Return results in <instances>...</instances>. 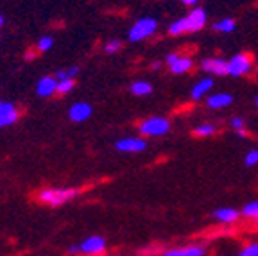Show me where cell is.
Masks as SVG:
<instances>
[{
    "instance_id": "cell-12",
    "label": "cell",
    "mask_w": 258,
    "mask_h": 256,
    "mask_svg": "<svg viewBox=\"0 0 258 256\" xmlns=\"http://www.w3.org/2000/svg\"><path fill=\"white\" fill-rule=\"evenodd\" d=\"M161 256H206V247H203V245H188V247L167 249Z\"/></svg>"
},
{
    "instance_id": "cell-27",
    "label": "cell",
    "mask_w": 258,
    "mask_h": 256,
    "mask_svg": "<svg viewBox=\"0 0 258 256\" xmlns=\"http://www.w3.org/2000/svg\"><path fill=\"white\" fill-rule=\"evenodd\" d=\"M181 4H185V6H198L199 0H181Z\"/></svg>"
},
{
    "instance_id": "cell-15",
    "label": "cell",
    "mask_w": 258,
    "mask_h": 256,
    "mask_svg": "<svg viewBox=\"0 0 258 256\" xmlns=\"http://www.w3.org/2000/svg\"><path fill=\"white\" fill-rule=\"evenodd\" d=\"M18 118V113H16V108L11 104V102H4L0 106V129L4 125H11L16 122Z\"/></svg>"
},
{
    "instance_id": "cell-30",
    "label": "cell",
    "mask_w": 258,
    "mask_h": 256,
    "mask_svg": "<svg viewBox=\"0 0 258 256\" xmlns=\"http://www.w3.org/2000/svg\"><path fill=\"white\" fill-rule=\"evenodd\" d=\"M151 67H153V68H156V70H158V68H160V67H161V63H158V61H154V63H153V65H151Z\"/></svg>"
},
{
    "instance_id": "cell-11",
    "label": "cell",
    "mask_w": 258,
    "mask_h": 256,
    "mask_svg": "<svg viewBox=\"0 0 258 256\" xmlns=\"http://www.w3.org/2000/svg\"><path fill=\"white\" fill-rule=\"evenodd\" d=\"M79 245H81V252H85V254H99V252L104 251L106 242L102 236H90L85 242H81Z\"/></svg>"
},
{
    "instance_id": "cell-20",
    "label": "cell",
    "mask_w": 258,
    "mask_h": 256,
    "mask_svg": "<svg viewBox=\"0 0 258 256\" xmlns=\"http://www.w3.org/2000/svg\"><path fill=\"white\" fill-rule=\"evenodd\" d=\"M242 215L247 217V219L258 220V201H251V203H247L246 206L242 208Z\"/></svg>"
},
{
    "instance_id": "cell-13",
    "label": "cell",
    "mask_w": 258,
    "mask_h": 256,
    "mask_svg": "<svg viewBox=\"0 0 258 256\" xmlns=\"http://www.w3.org/2000/svg\"><path fill=\"white\" fill-rule=\"evenodd\" d=\"M57 92V79L56 77H41L38 81V86H36V93L40 97H50Z\"/></svg>"
},
{
    "instance_id": "cell-8",
    "label": "cell",
    "mask_w": 258,
    "mask_h": 256,
    "mask_svg": "<svg viewBox=\"0 0 258 256\" xmlns=\"http://www.w3.org/2000/svg\"><path fill=\"white\" fill-rule=\"evenodd\" d=\"M115 149L120 152H142L147 149V142L144 138H122L115 144Z\"/></svg>"
},
{
    "instance_id": "cell-6",
    "label": "cell",
    "mask_w": 258,
    "mask_h": 256,
    "mask_svg": "<svg viewBox=\"0 0 258 256\" xmlns=\"http://www.w3.org/2000/svg\"><path fill=\"white\" fill-rule=\"evenodd\" d=\"M165 63L169 67V70L176 76H181V74L190 72L194 68V61L192 57H186V56H179V54L172 52L165 57Z\"/></svg>"
},
{
    "instance_id": "cell-28",
    "label": "cell",
    "mask_w": 258,
    "mask_h": 256,
    "mask_svg": "<svg viewBox=\"0 0 258 256\" xmlns=\"http://www.w3.org/2000/svg\"><path fill=\"white\" fill-rule=\"evenodd\" d=\"M69 251L72 252V254H76V252H81V245H72Z\"/></svg>"
},
{
    "instance_id": "cell-18",
    "label": "cell",
    "mask_w": 258,
    "mask_h": 256,
    "mask_svg": "<svg viewBox=\"0 0 258 256\" xmlns=\"http://www.w3.org/2000/svg\"><path fill=\"white\" fill-rule=\"evenodd\" d=\"M237 29V22L233 18H222L214 24V31L217 32H233Z\"/></svg>"
},
{
    "instance_id": "cell-23",
    "label": "cell",
    "mask_w": 258,
    "mask_h": 256,
    "mask_svg": "<svg viewBox=\"0 0 258 256\" xmlns=\"http://www.w3.org/2000/svg\"><path fill=\"white\" fill-rule=\"evenodd\" d=\"M238 256H258V242H251L242 249Z\"/></svg>"
},
{
    "instance_id": "cell-24",
    "label": "cell",
    "mask_w": 258,
    "mask_h": 256,
    "mask_svg": "<svg viewBox=\"0 0 258 256\" xmlns=\"http://www.w3.org/2000/svg\"><path fill=\"white\" fill-rule=\"evenodd\" d=\"M120 47H122V43L118 40L108 41V43L104 45V52L106 54H115V52H118V50H120Z\"/></svg>"
},
{
    "instance_id": "cell-5",
    "label": "cell",
    "mask_w": 258,
    "mask_h": 256,
    "mask_svg": "<svg viewBox=\"0 0 258 256\" xmlns=\"http://www.w3.org/2000/svg\"><path fill=\"white\" fill-rule=\"evenodd\" d=\"M251 68H253V59L246 52H238L228 59V76L231 77L247 76L251 72Z\"/></svg>"
},
{
    "instance_id": "cell-1",
    "label": "cell",
    "mask_w": 258,
    "mask_h": 256,
    "mask_svg": "<svg viewBox=\"0 0 258 256\" xmlns=\"http://www.w3.org/2000/svg\"><path fill=\"white\" fill-rule=\"evenodd\" d=\"M206 22H208V15L203 8H194L183 18H177L169 25V34L170 36H181L186 32H198L205 29Z\"/></svg>"
},
{
    "instance_id": "cell-16",
    "label": "cell",
    "mask_w": 258,
    "mask_h": 256,
    "mask_svg": "<svg viewBox=\"0 0 258 256\" xmlns=\"http://www.w3.org/2000/svg\"><path fill=\"white\" fill-rule=\"evenodd\" d=\"M240 215L242 213L235 208H217L212 213V217H214L215 220H219V222H222V224H233Z\"/></svg>"
},
{
    "instance_id": "cell-4",
    "label": "cell",
    "mask_w": 258,
    "mask_h": 256,
    "mask_svg": "<svg viewBox=\"0 0 258 256\" xmlns=\"http://www.w3.org/2000/svg\"><path fill=\"white\" fill-rule=\"evenodd\" d=\"M77 196H79L77 188H45L40 192L38 199L45 204H50V206H59V204H64L67 201Z\"/></svg>"
},
{
    "instance_id": "cell-22",
    "label": "cell",
    "mask_w": 258,
    "mask_h": 256,
    "mask_svg": "<svg viewBox=\"0 0 258 256\" xmlns=\"http://www.w3.org/2000/svg\"><path fill=\"white\" fill-rule=\"evenodd\" d=\"M244 165H246V167H254V165H258V149H251V151L247 152L246 156H244Z\"/></svg>"
},
{
    "instance_id": "cell-33",
    "label": "cell",
    "mask_w": 258,
    "mask_h": 256,
    "mask_svg": "<svg viewBox=\"0 0 258 256\" xmlns=\"http://www.w3.org/2000/svg\"><path fill=\"white\" fill-rule=\"evenodd\" d=\"M2 104H4V102H0V106H2Z\"/></svg>"
},
{
    "instance_id": "cell-9",
    "label": "cell",
    "mask_w": 258,
    "mask_h": 256,
    "mask_svg": "<svg viewBox=\"0 0 258 256\" xmlns=\"http://www.w3.org/2000/svg\"><path fill=\"white\" fill-rule=\"evenodd\" d=\"M212 88H214V77H203L192 86L190 97H192V100H201L212 92Z\"/></svg>"
},
{
    "instance_id": "cell-21",
    "label": "cell",
    "mask_w": 258,
    "mask_h": 256,
    "mask_svg": "<svg viewBox=\"0 0 258 256\" xmlns=\"http://www.w3.org/2000/svg\"><path fill=\"white\" fill-rule=\"evenodd\" d=\"M74 88V79H64V81H57V92L59 95H67L69 92H72Z\"/></svg>"
},
{
    "instance_id": "cell-7",
    "label": "cell",
    "mask_w": 258,
    "mask_h": 256,
    "mask_svg": "<svg viewBox=\"0 0 258 256\" xmlns=\"http://www.w3.org/2000/svg\"><path fill=\"white\" fill-rule=\"evenodd\" d=\"M203 72L212 74V76H228V61L222 57H205L199 63Z\"/></svg>"
},
{
    "instance_id": "cell-26",
    "label": "cell",
    "mask_w": 258,
    "mask_h": 256,
    "mask_svg": "<svg viewBox=\"0 0 258 256\" xmlns=\"http://www.w3.org/2000/svg\"><path fill=\"white\" fill-rule=\"evenodd\" d=\"M230 125L235 129V131H240V129L246 127V122L242 120L240 116H233V118H231V120H230Z\"/></svg>"
},
{
    "instance_id": "cell-29",
    "label": "cell",
    "mask_w": 258,
    "mask_h": 256,
    "mask_svg": "<svg viewBox=\"0 0 258 256\" xmlns=\"http://www.w3.org/2000/svg\"><path fill=\"white\" fill-rule=\"evenodd\" d=\"M237 136H238V138H246V136H247L246 129H240V131H237Z\"/></svg>"
},
{
    "instance_id": "cell-10",
    "label": "cell",
    "mask_w": 258,
    "mask_h": 256,
    "mask_svg": "<svg viewBox=\"0 0 258 256\" xmlns=\"http://www.w3.org/2000/svg\"><path fill=\"white\" fill-rule=\"evenodd\" d=\"M70 120L74 122H85L92 116V106L88 102H76V104L70 106L69 109Z\"/></svg>"
},
{
    "instance_id": "cell-19",
    "label": "cell",
    "mask_w": 258,
    "mask_h": 256,
    "mask_svg": "<svg viewBox=\"0 0 258 256\" xmlns=\"http://www.w3.org/2000/svg\"><path fill=\"white\" fill-rule=\"evenodd\" d=\"M217 133V127L214 124H201L194 129V135L201 136V138H208V136H214Z\"/></svg>"
},
{
    "instance_id": "cell-25",
    "label": "cell",
    "mask_w": 258,
    "mask_h": 256,
    "mask_svg": "<svg viewBox=\"0 0 258 256\" xmlns=\"http://www.w3.org/2000/svg\"><path fill=\"white\" fill-rule=\"evenodd\" d=\"M50 47H52V38L50 36H43L38 40V50H41V52H47Z\"/></svg>"
},
{
    "instance_id": "cell-14",
    "label": "cell",
    "mask_w": 258,
    "mask_h": 256,
    "mask_svg": "<svg viewBox=\"0 0 258 256\" xmlns=\"http://www.w3.org/2000/svg\"><path fill=\"white\" fill-rule=\"evenodd\" d=\"M231 102H233V97L230 93H214V95H208L206 106L210 109H222V108H228Z\"/></svg>"
},
{
    "instance_id": "cell-32",
    "label": "cell",
    "mask_w": 258,
    "mask_h": 256,
    "mask_svg": "<svg viewBox=\"0 0 258 256\" xmlns=\"http://www.w3.org/2000/svg\"><path fill=\"white\" fill-rule=\"evenodd\" d=\"M254 104H256V108H258V95L254 97Z\"/></svg>"
},
{
    "instance_id": "cell-2",
    "label": "cell",
    "mask_w": 258,
    "mask_h": 256,
    "mask_svg": "<svg viewBox=\"0 0 258 256\" xmlns=\"http://www.w3.org/2000/svg\"><path fill=\"white\" fill-rule=\"evenodd\" d=\"M156 29H158V22L154 20V18H151V16H144V18L135 22L133 27L129 29L127 38H129V41H133V43L149 40L154 32H156Z\"/></svg>"
},
{
    "instance_id": "cell-31",
    "label": "cell",
    "mask_w": 258,
    "mask_h": 256,
    "mask_svg": "<svg viewBox=\"0 0 258 256\" xmlns=\"http://www.w3.org/2000/svg\"><path fill=\"white\" fill-rule=\"evenodd\" d=\"M2 25H4V16L0 15V27H2Z\"/></svg>"
},
{
    "instance_id": "cell-17",
    "label": "cell",
    "mask_w": 258,
    "mask_h": 256,
    "mask_svg": "<svg viewBox=\"0 0 258 256\" xmlns=\"http://www.w3.org/2000/svg\"><path fill=\"white\" fill-rule=\"evenodd\" d=\"M131 93L137 97H147L153 93V86L147 81H137V83L131 84Z\"/></svg>"
},
{
    "instance_id": "cell-3",
    "label": "cell",
    "mask_w": 258,
    "mask_h": 256,
    "mask_svg": "<svg viewBox=\"0 0 258 256\" xmlns=\"http://www.w3.org/2000/svg\"><path fill=\"white\" fill-rule=\"evenodd\" d=\"M138 131L144 136H151V138H160L165 136L170 131V120L165 116H149L140 124Z\"/></svg>"
}]
</instances>
